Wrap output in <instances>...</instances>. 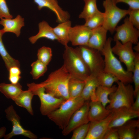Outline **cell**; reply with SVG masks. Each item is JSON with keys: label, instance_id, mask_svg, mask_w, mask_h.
<instances>
[{"label": "cell", "instance_id": "obj_17", "mask_svg": "<svg viewBox=\"0 0 139 139\" xmlns=\"http://www.w3.org/2000/svg\"><path fill=\"white\" fill-rule=\"evenodd\" d=\"M117 128L120 139L139 138V119H131Z\"/></svg>", "mask_w": 139, "mask_h": 139}, {"label": "cell", "instance_id": "obj_38", "mask_svg": "<svg viewBox=\"0 0 139 139\" xmlns=\"http://www.w3.org/2000/svg\"><path fill=\"white\" fill-rule=\"evenodd\" d=\"M103 139H120L117 128H108Z\"/></svg>", "mask_w": 139, "mask_h": 139}, {"label": "cell", "instance_id": "obj_39", "mask_svg": "<svg viewBox=\"0 0 139 139\" xmlns=\"http://www.w3.org/2000/svg\"><path fill=\"white\" fill-rule=\"evenodd\" d=\"M116 4L123 2L128 4L129 8L133 9H139V0H113Z\"/></svg>", "mask_w": 139, "mask_h": 139}, {"label": "cell", "instance_id": "obj_16", "mask_svg": "<svg viewBox=\"0 0 139 139\" xmlns=\"http://www.w3.org/2000/svg\"><path fill=\"white\" fill-rule=\"evenodd\" d=\"M34 2L39 10L46 7L53 12L56 16L57 22L60 23L69 20V13L62 9L56 0H34Z\"/></svg>", "mask_w": 139, "mask_h": 139}, {"label": "cell", "instance_id": "obj_18", "mask_svg": "<svg viewBox=\"0 0 139 139\" xmlns=\"http://www.w3.org/2000/svg\"><path fill=\"white\" fill-rule=\"evenodd\" d=\"M108 31L102 26L92 30L87 46L101 52L106 41Z\"/></svg>", "mask_w": 139, "mask_h": 139}, {"label": "cell", "instance_id": "obj_20", "mask_svg": "<svg viewBox=\"0 0 139 139\" xmlns=\"http://www.w3.org/2000/svg\"><path fill=\"white\" fill-rule=\"evenodd\" d=\"M0 25L3 27L2 30L4 33L10 32L14 33L17 37L20 36L21 28L24 26V19L20 15L13 19L2 18Z\"/></svg>", "mask_w": 139, "mask_h": 139}, {"label": "cell", "instance_id": "obj_21", "mask_svg": "<svg viewBox=\"0 0 139 139\" xmlns=\"http://www.w3.org/2000/svg\"><path fill=\"white\" fill-rule=\"evenodd\" d=\"M39 31L36 35L30 37L29 39L32 44H35L39 39L45 38L52 41L57 40L53 28L45 21L40 22L38 24Z\"/></svg>", "mask_w": 139, "mask_h": 139}, {"label": "cell", "instance_id": "obj_5", "mask_svg": "<svg viewBox=\"0 0 139 139\" xmlns=\"http://www.w3.org/2000/svg\"><path fill=\"white\" fill-rule=\"evenodd\" d=\"M116 91L110 94L109 104L106 108L112 110L121 107L131 108L134 102V89L130 83L125 84L118 81Z\"/></svg>", "mask_w": 139, "mask_h": 139}, {"label": "cell", "instance_id": "obj_31", "mask_svg": "<svg viewBox=\"0 0 139 139\" xmlns=\"http://www.w3.org/2000/svg\"><path fill=\"white\" fill-rule=\"evenodd\" d=\"M104 19V13L100 11L85 21L84 25L91 30L102 26Z\"/></svg>", "mask_w": 139, "mask_h": 139}, {"label": "cell", "instance_id": "obj_22", "mask_svg": "<svg viewBox=\"0 0 139 139\" xmlns=\"http://www.w3.org/2000/svg\"><path fill=\"white\" fill-rule=\"evenodd\" d=\"M99 85L96 77L90 75L85 81L80 96L85 101H96L95 92Z\"/></svg>", "mask_w": 139, "mask_h": 139}, {"label": "cell", "instance_id": "obj_36", "mask_svg": "<svg viewBox=\"0 0 139 139\" xmlns=\"http://www.w3.org/2000/svg\"><path fill=\"white\" fill-rule=\"evenodd\" d=\"M129 20L136 28L139 30V9H128Z\"/></svg>", "mask_w": 139, "mask_h": 139}, {"label": "cell", "instance_id": "obj_42", "mask_svg": "<svg viewBox=\"0 0 139 139\" xmlns=\"http://www.w3.org/2000/svg\"><path fill=\"white\" fill-rule=\"evenodd\" d=\"M6 128L5 127H3L0 128V139L4 137L5 135Z\"/></svg>", "mask_w": 139, "mask_h": 139}, {"label": "cell", "instance_id": "obj_2", "mask_svg": "<svg viewBox=\"0 0 139 139\" xmlns=\"http://www.w3.org/2000/svg\"><path fill=\"white\" fill-rule=\"evenodd\" d=\"M63 54V66L71 77L85 81L90 75V71L78 47L65 46Z\"/></svg>", "mask_w": 139, "mask_h": 139}, {"label": "cell", "instance_id": "obj_25", "mask_svg": "<svg viewBox=\"0 0 139 139\" xmlns=\"http://www.w3.org/2000/svg\"><path fill=\"white\" fill-rule=\"evenodd\" d=\"M22 90V86L19 82L16 84L0 83V92L7 98L13 100Z\"/></svg>", "mask_w": 139, "mask_h": 139}, {"label": "cell", "instance_id": "obj_40", "mask_svg": "<svg viewBox=\"0 0 139 139\" xmlns=\"http://www.w3.org/2000/svg\"><path fill=\"white\" fill-rule=\"evenodd\" d=\"M9 76H20L21 71L20 67L18 66H13L9 69Z\"/></svg>", "mask_w": 139, "mask_h": 139}, {"label": "cell", "instance_id": "obj_26", "mask_svg": "<svg viewBox=\"0 0 139 139\" xmlns=\"http://www.w3.org/2000/svg\"><path fill=\"white\" fill-rule=\"evenodd\" d=\"M117 88V86L115 85L110 87L99 85L95 92L96 101H100L103 106L105 107L108 103L110 102L108 98L109 95L115 92Z\"/></svg>", "mask_w": 139, "mask_h": 139}, {"label": "cell", "instance_id": "obj_10", "mask_svg": "<svg viewBox=\"0 0 139 139\" xmlns=\"http://www.w3.org/2000/svg\"><path fill=\"white\" fill-rule=\"evenodd\" d=\"M115 42V45L112 47V52L118 56L120 62L125 64L126 70L132 73L135 57V52L133 51V44L130 42L123 44L119 41Z\"/></svg>", "mask_w": 139, "mask_h": 139}, {"label": "cell", "instance_id": "obj_28", "mask_svg": "<svg viewBox=\"0 0 139 139\" xmlns=\"http://www.w3.org/2000/svg\"><path fill=\"white\" fill-rule=\"evenodd\" d=\"M85 81L71 77L68 83V91L70 98L80 96Z\"/></svg>", "mask_w": 139, "mask_h": 139}, {"label": "cell", "instance_id": "obj_23", "mask_svg": "<svg viewBox=\"0 0 139 139\" xmlns=\"http://www.w3.org/2000/svg\"><path fill=\"white\" fill-rule=\"evenodd\" d=\"M71 26V22L68 20L59 23L57 26L53 28L57 40L65 46L67 45L69 42V32Z\"/></svg>", "mask_w": 139, "mask_h": 139}, {"label": "cell", "instance_id": "obj_6", "mask_svg": "<svg viewBox=\"0 0 139 139\" xmlns=\"http://www.w3.org/2000/svg\"><path fill=\"white\" fill-rule=\"evenodd\" d=\"M28 89L34 95H37L40 102V110L43 115H47L58 108L65 100L62 98L56 97L46 92L45 88L38 84L32 83L27 84Z\"/></svg>", "mask_w": 139, "mask_h": 139}, {"label": "cell", "instance_id": "obj_32", "mask_svg": "<svg viewBox=\"0 0 139 139\" xmlns=\"http://www.w3.org/2000/svg\"><path fill=\"white\" fill-rule=\"evenodd\" d=\"M31 66L30 74L34 80L37 79L43 76L47 70V65L38 59L32 63Z\"/></svg>", "mask_w": 139, "mask_h": 139}, {"label": "cell", "instance_id": "obj_9", "mask_svg": "<svg viewBox=\"0 0 139 139\" xmlns=\"http://www.w3.org/2000/svg\"><path fill=\"white\" fill-rule=\"evenodd\" d=\"M115 31L112 39L115 41H119L123 44L130 42L135 45L139 42V30L133 25L127 17L124 19L122 24L117 26Z\"/></svg>", "mask_w": 139, "mask_h": 139}, {"label": "cell", "instance_id": "obj_35", "mask_svg": "<svg viewBox=\"0 0 139 139\" xmlns=\"http://www.w3.org/2000/svg\"><path fill=\"white\" fill-rule=\"evenodd\" d=\"M89 122L81 125L74 129L71 139H85L87 134Z\"/></svg>", "mask_w": 139, "mask_h": 139}, {"label": "cell", "instance_id": "obj_11", "mask_svg": "<svg viewBox=\"0 0 139 139\" xmlns=\"http://www.w3.org/2000/svg\"><path fill=\"white\" fill-rule=\"evenodd\" d=\"M6 117L11 122L12 125V131L6 134L5 139H10L13 136L18 135H23L31 139H36L37 136L29 130L25 129L21 125L20 118L17 114L12 105L8 107L5 110Z\"/></svg>", "mask_w": 139, "mask_h": 139}, {"label": "cell", "instance_id": "obj_30", "mask_svg": "<svg viewBox=\"0 0 139 139\" xmlns=\"http://www.w3.org/2000/svg\"><path fill=\"white\" fill-rule=\"evenodd\" d=\"M96 77L99 85L105 87H111L114 83L119 81L113 74L103 71L100 73Z\"/></svg>", "mask_w": 139, "mask_h": 139}, {"label": "cell", "instance_id": "obj_7", "mask_svg": "<svg viewBox=\"0 0 139 139\" xmlns=\"http://www.w3.org/2000/svg\"><path fill=\"white\" fill-rule=\"evenodd\" d=\"M116 4L113 0H105L103 2L105 11L102 26L112 34L120 20L128 15V10L120 8Z\"/></svg>", "mask_w": 139, "mask_h": 139}, {"label": "cell", "instance_id": "obj_24", "mask_svg": "<svg viewBox=\"0 0 139 139\" xmlns=\"http://www.w3.org/2000/svg\"><path fill=\"white\" fill-rule=\"evenodd\" d=\"M34 95L31 91L28 89L22 90L13 101L18 106L24 108L31 115H33L31 102Z\"/></svg>", "mask_w": 139, "mask_h": 139}, {"label": "cell", "instance_id": "obj_43", "mask_svg": "<svg viewBox=\"0 0 139 139\" xmlns=\"http://www.w3.org/2000/svg\"><path fill=\"white\" fill-rule=\"evenodd\" d=\"M135 45L134 47L133 48V49L136 51V52L139 53V42Z\"/></svg>", "mask_w": 139, "mask_h": 139}, {"label": "cell", "instance_id": "obj_12", "mask_svg": "<svg viewBox=\"0 0 139 139\" xmlns=\"http://www.w3.org/2000/svg\"><path fill=\"white\" fill-rule=\"evenodd\" d=\"M89 102V101H85L83 105L74 113L67 125L62 130L63 135H68L78 127L89 122L88 118Z\"/></svg>", "mask_w": 139, "mask_h": 139}, {"label": "cell", "instance_id": "obj_1", "mask_svg": "<svg viewBox=\"0 0 139 139\" xmlns=\"http://www.w3.org/2000/svg\"><path fill=\"white\" fill-rule=\"evenodd\" d=\"M71 77L63 65L58 69L51 72L46 80L38 84L45 88L46 92L66 100L70 98L68 83Z\"/></svg>", "mask_w": 139, "mask_h": 139}, {"label": "cell", "instance_id": "obj_34", "mask_svg": "<svg viewBox=\"0 0 139 139\" xmlns=\"http://www.w3.org/2000/svg\"><path fill=\"white\" fill-rule=\"evenodd\" d=\"M51 49L45 46L40 48L38 51V59L47 65L50 62L52 57Z\"/></svg>", "mask_w": 139, "mask_h": 139}, {"label": "cell", "instance_id": "obj_29", "mask_svg": "<svg viewBox=\"0 0 139 139\" xmlns=\"http://www.w3.org/2000/svg\"><path fill=\"white\" fill-rule=\"evenodd\" d=\"M85 5L83 11L79 15L80 18L85 21L100 11L97 4V0H83Z\"/></svg>", "mask_w": 139, "mask_h": 139}, {"label": "cell", "instance_id": "obj_13", "mask_svg": "<svg viewBox=\"0 0 139 139\" xmlns=\"http://www.w3.org/2000/svg\"><path fill=\"white\" fill-rule=\"evenodd\" d=\"M111 110L112 117L108 128L118 127L128 121L139 117V112L135 111L131 108L123 107Z\"/></svg>", "mask_w": 139, "mask_h": 139}, {"label": "cell", "instance_id": "obj_14", "mask_svg": "<svg viewBox=\"0 0 139 139\" xmlns=\"http://www.w3.org/2000/svg\"><path fill=\"white\" fill-rule=\"evenodd\" d=\"M92 30L83 25H77L71 27L69 40L74 46H87Z\"/></svg>", "mask_w": 139, "mask_h": 139}, {"label": "cell", "instance_id": "obj_15", "mask_svg": "<svg viewBox=\"0 0 139 139\" xmlns=\"http://www.w3.org/2000/svg\"><path fill=\"white\" fill-rule=\"evenodd\" d=\"M112 117L111 112L108 116L103 120L89 122L88 133L85 139H103Z\"/></svg>", "mask_w": 139, "mask_h": 139}, {"label": "cell", "instance_id": "obj_33", "mask_svg": "<svg viewBox=\"0 0 139 139\" xmlns=\"http://www.w3.org/2000/svg\"><path fill=\"white\" fill-rule=\"evenodd\" d=\"M133 82L134 84V97L139 91V53L135 52L134 67L132 72Z\"/></svg>", "mask_w": 139, "mask_h": 139}, {"label": "cell", "instance_id": "obj_19", "mask_svg": "<svg viewBox=\"0 0 139 139\" xmlns=\"http://www.w3.org/2000/svg\"><path fill=\"white\" fill-rule=\"evenodd\" d=\"M111 110L107 109L98 101H91L89 102L88 118L90 121L103 120L108 116Z\"/></svg>", "mask_w": 139, "mask_h": 139}, {"label": "cell", "instance_id": "obj_41", "mask_svg": "<svg viewBox=\"0 0 139 139\" xmlns=\"http://www.w3.org/2000/svg\"><path fill=\"white\" fill-rule=\"evenodd\" d=\"M135 97L136 100L134 101L131 108L135 111L139 112V91L137 93Z\"/></svg>", "mask_w": 139, "mask_h": 139}, {"label": "cell", "instance_id": "obj_4", "mask_svg": "<svg viewBox=\"0 0 139 139\" xmlns=\"http://www.w3.org/2000/svg\"><path fill=\"white\" fill-rule=\"evenodd\" d=\"M85 101L80 96L70 98L55 110L47 116L51 120L63 130L67 125L74 113L81 107Z\"/></svg>", "mask_w": 139, "mask_h": 139}, {"label": "cell", "instance_id": "obj_3", "mask_svg": "<svg viewBox=\"0 0 139 139\" xmlns=\"http://www.w3.org/2000/svg\"><path fill=\"white\" fill-rule=\"evenodd\" d=\"M113 39L108 38L101 52L104 57L105 63L103 71L114 75L119 81L125 84L133 82L132 73L126 70L121 62L112 51L111 44Z\"/></svg>", "mask_w": 139, "mask_h": 139}, {"label": "cell", "instance_id": "obj_27", "mask_svg": "<svg viewBox=\"0 0 139 139\" xmlns=\"http://www.w3.org/2000/svg\"><path fill=\"white\" fill-rule=\"evenodd\" d=\"M4 33L2 29L0 30V55L8 71L10 68L13 66L20 67V64L19 61L12 57L5 48L2 39V36Z\"/></svg>", "mask_w": 139, "mask_h": 139}, {"label": "cell", "instance_id": "obj_8", "mask_svg": "<svg viewBox=\"0 0 139 139\" xmlns=\"http://www.w3.org/2000/svg\"><path fill=\"white\" fill-rule=\"evenodd\" d=\"M80 54L88 67L90 75L96 77L103 71L105 63L101 52L87 46L78 47Z\"/></svg>", "mask_w": 139, "mask_h": 139}, {"label": "cell", "instance_id": "obj_37", "mask_svg": "<svg viewBox=\"0 0 139 139\" xmlns=\"http://www.w3.org/2000/svg\"><path fill=\"white\" fill-rule=\"evenodd\" d=\"M12 15L10 13L6 0H0V19H11Z\"/></svg>", "mask_w": 139, "mask_h": 139}]
</instances>
